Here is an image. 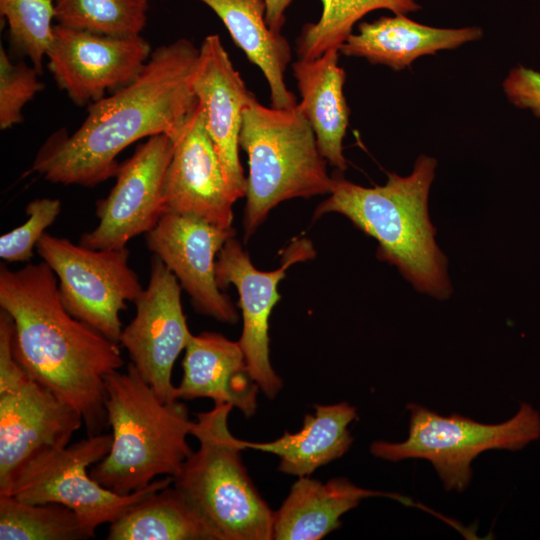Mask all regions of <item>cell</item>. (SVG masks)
<instances>
[{
  "instance_id": "cell-1",
  "label": "cell",
  "mask_w": 540,
  "mask_h": 540,
  "mask_svg": "<svg viewBox=\"0 0 540 540\" xmlns=\"http://www.w3.org/2000/svg\"><path fill=\"white\" fill-rule=\"evenodd\" d=\"M198 53L186 38L157 47L133 82L89 105L77 130L54 132L32 170L51 183L93 187L116 176L117 157L132 143L173 139L198 103L190 82Z\"/></svg>"
},
{
  "instance_id": "cell-2",
  "label": "cell",
  "mask_w": 540,
  "mask_h": 540,
  "mask_svg": "<svg viewBox=\"0 0 540 540\" xmlns=\"http://www.w3.org/2000/svg\"><path fill=\"white\" fill-rule=\"evenodd\" d=\"M0 307L14 321L21 367L81 415L88 435L102 433L105 379L124 365L118 343L69 313L45 261L18 270L1 265Z\"/></svg>"
},
{
  "instance_id": "cell-3",
  "label": "cell",
  "mask_w": 540,
  "mask_h": 540,
  "mask_svg": "<svg viewBox=\"0 0 540 540\" xmlns=\"http://www.w3.org/2000/svg\"><path fill=\"white\" fill-rule=\"evenodd\" d=\"M437 162L421 155L408 176L388 173L383 186L363 187L333 177L329 197L314 217L335 212L378 242L377 257L398 268L415 289L447 299L452 287L447 259L435 242L428 213V194Z\"/></svg>"
},
{
  "instance_id": "cell-4",
  "label": "cell",
  "mask_w": 540,
  "mask_h": 540,
  "mask_svg": "<svg viewBox=\"0 0 540 540\" xmlns=\"http://www.w3.org/2000/svg\"><path fill=\"white\" fill-rule=\"evenodd\" d=\"M105 389L112 444L90 475L119 495L141 490L159 476L174 478L193 453L187 406L162 401L131 362L125 372L106 377Z\"/></svg>"
},
{
  "instance_id": "cell-5",
  "label": "cell",
  "mask_w": 540,
  "mask_h": 540,
  "mask_svg": "<svg viewBox=\"0 0 540 540\" xmlns=\"http://www.w3.org/2000/svg\"><path fill=\"white\" fill-rule=\"evenodd\" d=\"M239 144L249 163L244 239L282 201L331 192L334 179L298 103L291 108L266 107L253 96L243 112Z\"/></svg>"
},
{
  "instance_id": "cell-6",
  "label": "cell",
  "mask_w": 540,
  "mask_h": 540,
  "mask_svg": "<svg viewBox=\"0 0 540 540\" xmlns=\"http://www.w3.org/2000/svg\"><path fill=\"white\" fill-rule=\"evenodd\" d=\"M234 407L216 403L197 414L190 434L199 448L186 459L173 485L211 526L218 540H272L274 511L260 495L241 459L244 449L230 431Z\"/></svg>"
},
{
  "instance_id": "cell-7",
  "label": "cell",
  "mask_w": 540,
  "mask_h": 540,
  "mask_svg": "<svg viewBox=\"0 0 540 540\" xmlns=\"http://www.w3.org/2000/svg\"><path fill=\"white\" fill-rule=\"evenodd\" d=\"M409 432L402 442L374 441L375 457L397 462L425 459L433 465L446 490L462 492L472 478L471 464L482 452L492 449L520 450L540 438V414L528 403L499 424H484L453 414L439 415L410 403Z\"/></svg>"
},
{
  "instance_id": "cell-8",
  "label": "cell",
  "mask_w": 540,
  "mask_h": 540,
  "mask_svg": "<svg viewBox=\"0 0 540 540\" xmlns=\"http://www.w3.org/2000/svg\"><path fill=\"white\" fill-rule=\"evenodd\" d=\"M112 434L88 435L61 449H45L18 471L5 493L28 503H59L74 510L92 530L112 523L132 506L171 485L173 477L155 479L147 487L119 495L96 481L89 467L110 451Z\"/></svg>"
},
{
  "instance_id": "cell-9",
  "label": "cell",
  "mask_w": 540,
  "mask_h": 540,
  "mask_svg": "<svg viewBox=\"0 0 540 540\" xmlns=\"http://www.w3.org/2000/svg\"><path fill=\"white\" fill-rule=\"evenodd\" d=\"M14 321L0 311V494L45 449L69 445L81 415L33 379L13 355Z\"/></svg>"
},
{
  "instance_id": "cell-10",
  "label": "cell",
  "mask_w": 540,
  "mask_h": 540,
  "mask_svg": "<svg viewBox=\"0 0 540 540\" xmlns=\"http://www.w3.org/2000/svg\"><path fill=\"white\" fill-rule=\"evenodd\" d=\"M36 251L56 274L69 313L119 343L123 330L120 311L143 291L128 265L129 250L91 249L44 233Z\"/></svg>"
},
{
  "instance_id": "cell-11",
  "label": "cell",
  "mask_w": 540,
  "mask_h": 540,
  "mask_svg": "<svg viewBox=\"0 0 540 540\" xmlns=\"http://www.w3.org/2000/svg\"><path fill=\"white\" fill-rule=\"evenodd\" d=\"M314 256L310 240L295 239L284 250L281 266L264 272L254 267L248 253L234 236L227 240L216 260L215 275L219 288L232 284L239 293L243 329L238 342L248 372L261 392L270 399H274L283 386L272 367L269 348V318L280 299L278 284L291 265Z\"/></svg>"
},
{
  "instance_id": "cell-12",
  "label": "cell",
  "mask_w": 540,
  "mask_h": 540,
  "mask_svg": "<svg viewBox=\"0 0 540 540\" xmlns=\"http://www.w3.org/2000/svg\"><path fill=\"white\" fill-rule=\"evenodd\" d=\"M151 54L141 35L110 36L55 24L46 58L58 87L75 105L85 106L133 82Z\"/></svg>"
},
{
  "instance_id": "cell-13",
  "label": "cell",
  "mask_w": 540,
  "mask_h": 540,
  "mask_svg": "<svg viewBox=\"0 0 540 540\" xmlns=\"http://www.w3.org/2000/svg\"><path fill=\"white\" fill-rule=\"evenodd\" d=\"M174 149L167 134L149 137L120 163L110 193L96 203L98 225L79 244L91 249H119L148 233L165 213L164 180Z\"/></svg>"
},
{
  "instance_id": "cell-14",
  "label": "cell",
  "mask_w": 540,
  "mask_h": 540,
  "mask_svg": "<svg viewBox=\"0 0 540 540\" xmlns=\"http://www.w3.org/2000/svg\"><path fill=\"white\" fill-rule=\"evenodd\" d=\"M178 282L154 255L148 287L135 300L136 315L119 340L140 376L166 402L177 400L172 370L193 336L183 313Z\"/></svg>"
},
{
  "instance_id": "cell-15",
  "label": "cell",
  "mask_w": 540,
  "mask_h": 540,
  "mask_svg": "<svg viewBox=\"0 0 540 540\" xmlns=\"http://www.w3.org/2000/svg\"><path fill=\"white\" fill-rule=\"evenodd\" d=\"M234 236L233 227L222 228L191 214L165 212L146 233V244L176 276L197 312L235 323L238 313L220 291L215 275V257Z\"/></svg>"
},
{
  "instance_id": "cell-16",
  "label": "cell",
  "mask_w": 540,
  "mask_h": 540,
  "mask_svg": "<svg viewBox=\"0 0 540 540\" xmlns=\"http://www.w3.org/2000/svg\"><path fill=\"white\" fill-rule=\"evenodd\" d=\"M190 82L235 202L246 192L247 181L239 158V136L244 109L254 94L247 89L217 34L204 38Z\"/></svg>"
},
{
  "instance_id": "cell-17",
  "label": "cell",
  "mask_w": 540,
  "mask_h": 540,
  "mask_svg": "<svg viewBox=\"0 0 540 540\" xmlns=\"http://www.w3.org/2000/svg\"><path fill=\"white\" fill-rule=\"evenodd\" d=\"M164 180L165 212L191 214L222 228L232 227V200L199 102L173 138Z\"/></svg>"
},
{
  "instance_id": "cell-18",
  "label": "cell",
  "mask_w": 540,
  "mask_h": 540,
  "mask_svg": "<svg viewBox=\"0 0 540 540\" xmlns=\"http://www.w3.org/2000/svg\"><path fill=\"white\" fill-rule=\"evenodd\" d=\"M177 400L210 398L228 403L251 417L257 409L259 386L251 378L239 342L215 332L193 335L185 349Z\"/></svg>"
},
{
  "instance_id": "cell-19",
  "label": "cell",
  "mask_w": 540,
  "mask_h": 540,
  "mask_svg": "<svg viewBox=\"0 0 540 540\" xmlns=\"http://www.w3.org/2000/svg\"><path fill=\"white\" fill-rule=\"evenodd\" d=\"M479 27L436 28L407 18L405 14L361 22L339 47L345 56L361 57L373 64L402 70L420 56L454 49L481 38Z\"/></svg>"
},
{
  "instance_id": "cell-20",
  "label": "cell",
  "mask_w": 540,
  "mask_h": 540,
  "mask_svg": "<svg viewBox=\"0 0 540 540\" xmlns=\"http://www.w3.org/2000/svg\"><path fill=\"white\" fill-rule=\"evenodd\" d=\"M376 496L410 503L401 495L365 489L343 477L325 483L309 476L299 477L283 504L274 511L273 539H322L341 526L345 513L363 499Z\"/></svg>"
},
{
  "instance_id": "cell-21",
  "label": "cell",
  "mask_w": 540,
  "mask_h": 540,
  "mask_svg": "<svg viewBox=\"0 0 540 540\" xmlns=\"http://www.w3.org/2000/svg\"><path fill=\"white\" fill-rule=\"evenodd\" d=\"M338 49H329L314 59L292 63L301 95L299 104L310 123L321 155L340 171L347 168L343 139L349 123V108L343 92L346 74L338 65Z\"/></svg>"
},
{
  "instance_id": "cell-22",
  "label": "cell",
  "mask_w": 540,
  "mask_h": 540,
  "mask_svg": "<svg viewBox=\"0 0 540 540\" xmlns=\"http://www.w3.org/2000/svg\"><path fill=\"white\" fill-rule=\"evenodd\" d=\"M358 418L357 410L347 402L315 405L302 428L270 442L241 440L242 448L271 453L279 457L278 470L297 477L310 476L316 469L342 457L353 437L348 426Z\"/></svg>"
},
{
  "instance_id": "cell-23",
  "label": "cell",
  "mask_w": 540,
  "mask_h": 540,
  "mask_svg": "<svg viewBox=\"0 0 540 540\" xmlns=\"http://www.w3.org/2000/svg\"><path fill=\"white\" fill-rule=\"evenodd\" d=\"M208 6L223 22L234 43L265 76L272 106L291 108L297 104L287 88L285 71L291 61L287 39L270 29L264 0H197Z\"/></svg>"
},
{
  "instance_id": "cell-24",
  "label": "cell",
  "mask_w": 540,
  "mask_h": 540,
  "mask_svg": "<svg viewBox=\"0 0 540 540\" xmlns=\"http://www.w3.org/2000/svg\"><path fill=\"white\" fill-rule=\"evenodd\" d=\"M108 540H218L216 533L173 483L110 523Z\"/></svg>"
},
{
  "instance_id": "cell-25",
  "label": "cell",
  "mask_w": 540,
  "mask_h": 540,
  "mask_svg": "<svg viewBox=\"0 0 540 540\" xmlns=\"http://www.w3.org/2000/svg\"><path fill=\"white\" fill-rule=\"evenodd\" d=\"M90 529L71 508L59 503H28L0 494L1 540H85Z\"/></svg>"
},
{
  "instance_id": "cell-26",
  "label": "cell",
  "mask_w": 540,
  "mask_h": 540,
  "mask_svg": "<svg viewBox=\"0 0 540 540\" xmlns=\"http://www.w3.org/2000/svg\"><path fill=\"white\" fill-rule=\"evenodd\" d=\"M321 3L319 20L304 25L297 39L299 59H314L329 49L339 50L355 23L374 10L406 14L420 9L415 0H321Z\"/></svg>"
},
{
  "instance_id": "cell-27",
  "label": "cell",
  "mask_w": 540,
  "mask_h": 540,
  "mask_svg": "<svg viewBox=\"0 0 540 540\" xmlns=\"http://www.w3.org/2000/svg\"><path fill=\"white\" fill-rule=\"evenodd\" d=\"M62 26L110 36H137L145 28L150 0H53Z\"/></svg>"
},
{
  "instance_id": "cell-28",
  "label": "cell",
  "mask_w": 540,
  "mask_h": 540,
  "mask_svg": "<svg viewBox=\"0 0 540 540\" xmlns=\"http://www.w3.org/2000/svg\"><path fill=\"white\" fill-rule=\"evenodd\" d=\"M13 51L28 57L39 73L51 43L55 8L53 0H0Z\"/></svg>"
},
{
  "instance_id": "cell-29",
  "label": "cell",
  "mask_w": 540,
  "mask_h": 540,
  "mask_svg": "<svg viewBox=\"0 0 540 540\" xmlns=\"http://www.w3.org/2000/svg\"><path fill=\"white\" fill-rule=\"evenodd\" d=\"M39 71L24 61L14 63L0 47V129L23 121L22 110L44 88Z\"/></svg>"
},
{
  "instance_id": "cell-30",
  "label": "cell",
  "mask_w": 540,
  "mask_h": 540,
  "mask_svg": "<svg viewBox=\"0 0 540 540\" xmlns=\"http://www.w3.org/2000/svg\"><path fill=\"white\" fill-rule=\"evenodd\" d=\"M61 212V201L37 198L26 206L28 219L21 226L0 237V257L9 263L25 262L33 257V249Z\"/></svg>"
},
{
  "instance_id": "cell-31",
  "label": "cell",
  "mask_w": 540,
  "mask_h": 540,
  "mask_svg": "<svg viewBox=\"0 0 540 540\" xmlns=\"http://www.w3.org/2000/svg\"><path fill=\"white\" fill-rule=\"evenodd\" d=\"M508 100L518 108L529 109L540 118V73L522 65L512 68L503 81Z\"/></svg>"
},
{
  "instance_id": "cell-32",
  "label": "cell",
  "mask_w": 540,
  "mask_h": 540,
  "mask_svg": "<svg viewBox=\"0 0 540 540\" xmlns=\"http://www.w3.org/2000/svg\"><path fill=\"white\" fill-rule=\"evenodd\" d=\"M266 21L271 30L280 32L285 24V12L293 0H264Z\"/></svg>"
}]
</instances>
